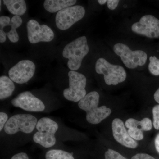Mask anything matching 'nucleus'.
I'll use <instances>...</instances> for the list:
<instances>
[{
  "instance_id": "nucleus-1",
  "label": "nucleus",
  "mask_w": 159,
  "mask_h": 159,
  "mask_svg": "<svg viewBox=\"0 0 159 159\" xmlns=\"http://www.w3.org/2000/svg\"><path fill=\"white\" fill-rule=\"evenodd\" d=\"M99 99V93L93 91L78 102V107L86 112L87 121L91 124H99L111 113L110 109L105 106L98 107Z\"/></svg>"
},
{
  "instance_id": "nucleus-2",
  "label": "nucleus",
  "mask_w": 159,
  "mask_h": 159,
  "mask_svg": "<svg viewBox=\"0 0 159 159\" xmlns=\"http://www.w3.org/2000/svg\"><path fill=\"white\" fill-rule=\"evenodd\" d=\"M89 47L85 36L78 38L67 44L63 49L62 55L68 59V66L72 71L80 67L82 60L88 54Z\"/></svg>"
},
{
  "instance_id": "nucleus-3",
  "label": "nucleus",
  "mask_w": 159,
  "mask_h": 159,
  "mask_svg": "<svg viewBox=\"0 0 159 159\" xmlns=\"http://www.w3.org/2000/svg\"><path fill=\"white\" fill-rule=\"evenodd\" d=\"M36 129L37 132L33 137L34 142L44 148H50L55 145V134L58 129L57 122L50 118L44 117L38 121Z\"/></svg>"
},
{
  "instance_id": "nucleus-4",
  "label": "nucleus",
  "mask_w": 159,
  "mask_h": 159,
  "mask_svg": "<svg viewBox=\"0 0 159 159\" xmlns=\"http://www.w3.org/2000/svg\"><path fill=\"white\" fill-rule=\"evenodd\" d=\"M95 69L97 74H103L104 81L108 85H117L126 79L125 69L121 66L111 64L103 58L97 60Z\"/></svg>"
},
{
  "instance_id": "nucleus-5",
  "label": "nucleus",
  "mask_w": 159,
  "mask_h": 159,
  "mask_svg": "<svg viewBox=\"0 0 159 159\" xmlns=\"http://www.w3.org/2000/svg\"><path fill=\"white\" fill-rule=\"evenodd\" d=\"M38 122L37 118L33 115L20 114L10 117L6 123L4 130L9 135H13L21 132L30 134L36 128Z\"/></svg>"
},
{
  "instance_id": "nucleus-6",
  "label": "nucleus",
  "mask_w": 159,
  "mask_h": 159,
  "mask_svg": "<svg viewBox=\"0 0 159 159\" xmlns=\"http://www.w3.org/2000/svg\"><path fill=\"white\" fill-rule=\"evenodd\" d=\"M68 76L69 87L63 91L64 97L69 101L79 102L87 95L86 78L83 74L72 70L69 72Z\"/></svg>"
},
{
  "instance_id": "nucleus-7",
  "label": "nucleus",
  "mask_w": 159,
  "mask_h": 159,
  "mask_svg": "<svg viewBox=\"0 0 159 159\" xmlns=\"http://www.w3.org/2000/svg\"><path fill=\"white\" fill-rule=\"evenodd\" d=\"M114 51L120 56L122 62L129 69H134L138 66L144 65L148 57L145 51L141 50L132 51L128 46L121 43L114 45Z\"/></svg>"
},
{
  "instance_id": "nucleus-8",
  "label": "nucleus",
  "mask_w": 159,
  "mask_h": 159,
  "mask_svg": "<svg viewBox=\"0 0 159 159\" xmlns=\"http://www.w3.org/2000/svg\"><path fill=\"white\" fill-rule=\"evenodd\" d=\"M85 13V9L80 6H72L63 9L56 14V26L60 30H67L82 19Z\"/></svg>"
},
{
  "instance_id": "nucleus-9",
  "label": "nucleus",
  "mask_w": 159,
  "mask_h": 159,
  "mask_svg": "<svg viewBox=\"0 0 159 159\" xmlns=\"http://www.w3.org/2000/svg\"><path fill=\"white\" fill-rule=\"evenodd\" d=\"M132 31L149 38L159 37V20L151 15L142 16L139 22L132 25Z\"/></svg>"
},
{
  "instance_id": "nucleus-10",
  "label": "nucleus",
  "mask_w": 159,
  "mask_h": 159,
  "mask_svg": "<svg viewBox=\"0 0 159 159\" xmlns=\"http://www.w3.org/2000/svg\"><path fill=\"white\" fill-rule=\"evenodd\" d=\"M28 37L31 43L45 42H51L54 38V33L52 29L45 25H40L37 21L31 20L27 25Z\"/></svg>"
},
{
  "instance_id": "nucleus-11",
  "label": "nucleus",
  "mask_w": 159,
  "mask_h": 159,
  "mask_svg": "<svg viewBox=\"0 0 159 159\" xmlns=\"http://www.w3.org/2000/svg\"><path fill=\"white\" fill-rule=\"evenodd\" d=\"M22 24L21 18L18 16H14L10 19L7 16L0 17V42L6 41V36L10 41L16 43L19 39L16 29Z\"/></svg>"
},
{
  "instance_id": "nucleus-12",
  "label": "nucleus",
  "mask_w": 159,
  "mask_h": 159,
  "mask_svg": "<svg viewBox=\"0 0 159 159\" xmlns=\"http://www.w3.org/2000/svg\"><path fill=\"white\" fill-rule=\"evenodd\" d=\"M35 70V65L31 61H21L10 69L9 77L16 83H26L34 76Z\"/></svg>"
},
{
  "instance_id": "nucleus-13",
  "label": "nucleus",
  "mask_w": 159,
  "mask_h": 159,
  "mask_svg": "<svg viewBox=\"0 0 159 159\" xmlns=\"http://www.w3.org/2000/svg\"><path fill=\"white\" fill-rule=\"evenodd\" d=\"M12 106L29 112H42L45 109L43 102L29 91L23 92L11 100Z\"/></svg>"
},
{
  "instance_id": "nucleus-14",
  "label": "nucleus",
  "mask_w": 159,
  "mask_h": 159,
  "mask_svg": "<svg viewBox=\"0 0 159 159\" xmlns=\"http://www.w3.org/2000/svg\"><path fill=\"white\" fill-rule=\"evenodd\" d=\"M112 129L114 139L120 144L131 148H136L138 146V143L129 134L121 119H114L112 123Z\"/></svg>"
},
{
  "instance_id": "nucleus-15",
  "label": "nucleus",
  "mask_w": 159,
  "mask_h": 159,
  "mask_svg": "<svg viewBox=\"0 0 159 159\" xmlns=\"http://www.w3.org/2000/svg\"><path fill=\"white\" fill-rule=\"evenodd\" d=\"M76 2V0H46L43 5L47 11L54 13L70 7L75 5Z\"/></svg>"
},
{
  "instance_id": "nucleus-16",
  "label": "nucleus",
  "mask_w": 159,
  "mask_h": 159,
  "mask_svg": "<svg viewBox=\"0 0 159 159\" xmlns=\"http://www.w3.org/2000/svg\"><path fill=\"white\" fill-rule=\"evenodd\" d=\"M15 86L13 81L6 76L0 77V99H6L11 97L14 92Z\"/></svg>"
},
{
  "instance_id": "nucleus-17",
  "label": "nucleus",
  "mask_w": 159,
  "mask_h": 159,
  "mask_svg": "<svg viewBox=\"0 0 159 159\" xmlns=\"http://www.w3.org/2000/svg\"><path fill=\"white\" fill-rule=\"evenodd\" d=\"M3 2L11 14L20 16L25 13L27 6L24 0H4Z\"/></svg>"
},
{
  "instance_id": "nucleus-18",
  "label": "nucleus",
  "mask_w": 159,
  "mask_h": 159,
  "mask_svg": "<svg viewBox=\"0 0 159 159\" xmlns=\"http://www.w3.org/2000/svg\"><path fill=\"white\" fill-rule=\"evenodd\" d=\"M125 126L129 129L135 128L142 131H149L152 128V122L148 118H145L142 121H139L134 119H129L126 120Z\"/></svg>"
},
{
  "instance_id": "nucleus-19",
  "label": "nucleus",
  "mask_w": 159,
  "mask_h": 159,
  "mask_svg": "<svg viewBox=\"0 0 159 159\" xmlns=\"http://www.w3.org/2000/svg\"><path fill=\"white\" fill-rule=\"evenodd\" d=\"M46 159H75L72 153L59 149H52L47 152Z\"/></svg>"
},
{
  "instance_id": "nucleus-20",
  "label": "nucleus",
  "mask_w": 159,
  "mask_h": 159,
  "mask_svg": "<svg viewBox=\"0 0 159 159\" xmlns=\"http://www.w3.org/2000/svg\"><path fill=\"white\" fill-rule=\"evenodd\" d=\"M149 61L148 66L149 72L154 76H159V59L156 56H151Z\"/></svg>"
},
{
  "instance_id": "nucleus-21",
  "label": "nucleus",
  "mask_w": 159,
  "mask_h": 159,
  "mask_svg": "<svg viewBox=\"0 0 159 159\" xmlns=\"http://www.w3.org/2000/svg\"><path fill=\"white\" fill-rule=\"evenodd\" d=\"M104 157V159H127L119 152L111 149L106 152Z\"/></svg>"
},
{
  "instance_id": "nucleus-22",
  "label": "nucleus",
  "mask_w": 159,
  "mask_h": 159,
  "mask_svg": "<svg viewBox=\"0 0 159 159\" xmlns=\"http://www.w3.org/2000/svg\"><path fill=\"white\" fill-rule=\"evenodd\" d=\"M128 133L129 136L134 140L140 141L142 140L144 138L142 131L137 129H129L128 130Z\"/></svg>"
},
{
  "instance_id": "nucleus-23",
  "label": "nucleus",
  "mask_w": 159,
  "mask_h": 159,
  "mask_svg": "<svg viewBox=\"0 0 159 159\" xmlns=\"http://www.w3.org/2000/svg\"><path fill=\"white\" fill-rule=\"evenodd\" d=\"M153 125L157 130L159 129V105H156L152 109Z\"/></svg>"
},
{
  "instance_id": "nucleus-24",
  "label": "nucleus",
  "mask_w": 159,
  "mask_h": 159,
  "mask_svg": "<svg viewBox=\"0 0 159 159\" xmlns=\"http://www.w3.org/2000/svg\"><path fill=\"white\" fill-rule=\"evenodd\" d=\"M8 116L6 113L1 112L0 113V131H2L4 128L6 123L8 121Z\"/></svg>"
},
{
  "instance_id": "nucleus-25",
  "label": "nucleus",
  "mask_w": 159,
  "mask_h": 159,
  "mask_svg": "<svg viewBox=\"0 0 159 159\" xmlns=\"http://www.w3.org/2000/svg\"><path fill=\"white\" fill-rule=\"evenodd\" d=\"M131 159H155L149 155L145 153H138L132 157Z\"/></svg>"
},
{
  "instance_id": "nucleus-26",
  "label": "nucleus",
  "mask_w": 159,
  "mask_h": 159,
  "mask_svg": "<svg viewBox=\"0 0 159 159\" xmlns=\"http://www.w3.org/2000/svg\"><path fill=\"white\" fill-rule=\"evenodd\" d=\"M119 2V0H108L107 1V7L110 10H114L117 8Z\"/></svg>"
},
{
  "instance_id": "nucleus-27",
  "label": "nucleus",
  "mask_w": 159,
  "mask_h": 159,
  "mask_svg": "<svg viewBox=\"0 0 159 159\" xmlns=\"http://www.w3.org/2000/svg\"><path fill=\"white\" fill-rule=\"evenodd\" d=\"M11 159H29L27 154L25 152H20L14 155Z\"/></svg>"
},
{
  "instance_id": "nucleus-28",
  "label": "nucleus",
  "mask_w": 159,
  "mask_h": 159,
  "mask_svg": "<svg viewBox=\"0 0 159 159\" xmlns=\"http://www.w3.org/2000/svg\"><path fill=\"white\" fill-rule=\"evenodd\" d=\"M155 145L157 151L159 153V134L157 136L155 140Z\"/></svg>"
},
{
  "instance_id": "nucleus-29",
  "label": "nucleus",
  "mask_w": 159,
  "mask_h": 159,
  "mask_svg": "<svg viewBox=\"0 0 159 159\" xmlns=\"http://www.w3.org/2000/svg\"><path fill=\"white\" fill-rule=\"evenodd\" d=\"M154 98L155 101L159 103V88L154 94Z\"/></svg>"
},
{
  "instance_id": "nucleus-30",
  "label": "nucleus",
  "mask_w": 159,
  "mask_h": 159,
  "mask_svg": "<svg viewBox=\"0 0 159 159\" xmlns=\"http://www.w3.org/2000/svg\"><path fill=\"white\" fill-rule=\"evenodd\" d=\"M107 1L106 0H98V2L100 5H103L106 3L107 2Z\"/></svg>"
}]
</instances>
